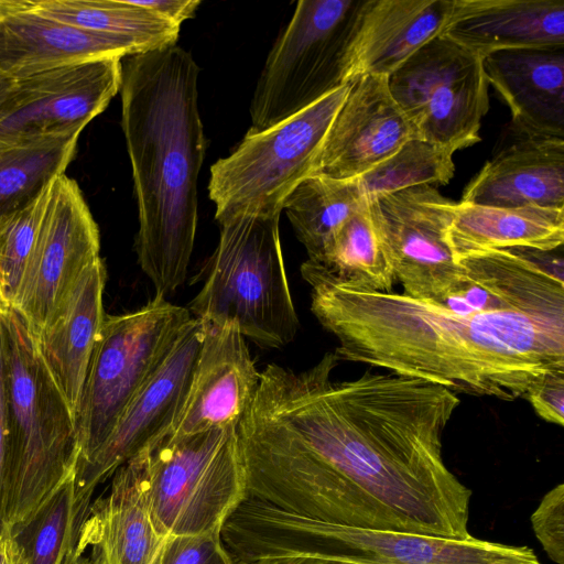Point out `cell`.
Returning a JSON list of instances; mask_svg holds the SVG:
<instances>
[{"label": "cell", "instance_id": "8fae6325", "mask_svg": "<svg viewBox=\"0 0 564 564\" xmlns=\"http://www.w3.org/2000/svg\"><path fill=\"white\" fill-rule=\"evenodd\" d=\"M414 139L453 153L480 141L489 109L482 57L438 35L388 77Z\"/></svg>", "mask_w": 564, "mask_h": 564}, {"label": "cell", "instance_id": "44dd1931", "mask_svg": "<svg viewBox=\"0 0 564 564\" xmlns=\"http://www.w3.org/2000/svg\"><path fill=\"white\" fill-rule=\"evenodd\" d=\"M164 541L150 513L135 454L115 471L109 492L90 503L74 551L89 549L93 564H160Z\"/></svg>", "mask_w": 564, "mask_h": 564}, {"label": "cell", "instance_id": "60d3db41", "mask_svg": "<svg viewBox=\"0 0 564 564\" xmlns=\"http://www.w3.org/2000/svg\"><path fill=\"white\" fill-rule=\"evenodd\" d=\"M63 564H93L89 557H85L83 554H77L75 551L70 553Z\"/></svg>", "mask_w": 564, "mask_h": 564}, {"label": "cell", "instance_id": "5b68a950", "mask_svg": "<svg viewBox=\"0 0 564 564\" xmlns=\"http://www.w3.org/2000/svg\"><path fill=\"white\" fill-rule=\"evenodd\" d=\"M6 328L8 409L6 530L25 520L76 476L80 448L75 417L51 377L36 337L12 308Z\"/></svg>", "mask_w": 564, "mask_h": 564}, {"label": "cell", "instance_id": "603a6c76", "mask_svg": "<svg viewBox=\"0 0 564 564\" xmlns=\"http://www.w3.org/2000/svg\"><path fill=\"white\" fill-rule=\"evenodd\" d=\"M440 35L481 57L506 50L564 47V1L452 0Z\"/></svg>", "mask_w": 564, "mask_h": 564}, {"label": "cell", "instance_id": "d6a6232c", "mask_svg": "<svg viewBox=\"0 0 564 564\" xmlns=\"http://www.w3.org/2000/svg\"><path fill=\"white\" fill-rule=\"evenodd\" d=\"M51 186L52 183L28 205L0 219V289L9 308L33 251Z\"/></svg>", "mask_w": 564, "mask_h": 564}, {"label": "cell", "instance_id": "f35d334b", "mask_svg": "<svg viewBox=\"0 0 564 564\" xmlns=\"http://www.w3.org/2000/svg\"><path fill=\"white\" fill-rule=\"evenodd\" d=\"M250 564H352L336 560L314 556H272L262 557Z\"/></svg>", "mask_w": 564, "mask_h": 564}, {"label": "cell", "instance_id": "d590c367", "mask_svg": "<svg viewBox=\"0 0 564 564\" xmlns=\"http://www.w3.org/2000/svg\"><path fill=\"white\" fill-rule=\"evenodd\" d=\"M535 413L546 422L564 425V371L545 376L525 395Z\"/></svg>", "mask_w": 564, "mask_h": 564}, {"label": "cell", "instance_id": "e575fe53", "mask_svg": "<svg viewBox=\"0 0 564 564\" xmlns=\"http://www.w3.org/2000/svg\"><path fill=\"white\" fill-rule=\"evenodd\" d=\"M160 564H235L220 533L169 535Z\"/></svg>", "mask_w": 564, "mask_h": 564}, {"label": "cell", "instance_id": "1f68e13d", "mask_svg": "<svg viewBox=\"0 0 564 564\" xmlns=\"http://www.w3.org/2000/svg\"><path fill=\"white\" fill-rule=\"evenodd\" d=\"M453 152L421 140H409L394 155L357 177L367 199L421 185H445L455 172Z\"/></svg>", "mask_w": 564, "mask_h": 564}, {"label": "cell", "instance_id": "74e56055", "mask_svg": "<svg viewBox=\"0 0 564 564\" xmlns=\"http://www.w3.org/2000/svg\"><path fill=\"white\" fill-rule=\"evenodd\" d=\"M139 6L145 7L170 22L181 26V24L193 18L198 7L199 0H134Z\"/></svg>", "mask_w": 564, "mask_h": 564}, {"label": "cell", "instance_id": "7a4b0ae2", "mask_svg": "<svg viewBox=\"0 0 564 564\" xmlns=\"http://www.w3.org/2000/svg\"><path fill=\"white\" fill-rule=\"evenodd\" d=\"M308 284L312 313L338 340V361L505 401L564 371V310L462 314L404 293Z\"/></svg>", "mask_w": 564, "mask_h": 564}, {"label": "cell", "instance_id": "7bdbcfd3", "mask_svg": "<svg viewBox=\"0 0 564 564\" xmlns=\"http://www.w3.org/2000/svg\"><path fill=\"white\" fill-rule=\"evenodd\" d=\"M11 547V545H10ZM11 564H15L14 560H13V556H12V553H11Z\"/></svg>", "mask_w": 564, "mask_h": 564}, {"label": "cell", "instance_id": "f1b7e54d", "mask_svg": "<svg viewBox=\"0 0 564 564\" xmlns=\"http://www.w3.org/2000/svg\"><path fill=\"white\" fill-rule=\"evenodd\" d=\"M47 18L87 31L133 39L148 51L176 45L181 26L134 0H29Z\"/></svg>", "mask_w": 564, "mask_h": 564}, {"label": "cell", "instance_id": "277c9868", "mask_svg": "<svg viewBox=\"0 0 564 564\" xmlns=\"http://www.w3.org/2000/svg\"><path fill=\"white\" fill-rule=\"evenodd\" d=\"M221 540L235 564L262 557L314 556L352 564H541L525 545L463 540L323 522L246 498Z\"/></svg>", "mask_w": 564, "mask_h": 564}, {"label": "cell", "instance_id": "484cf974", "mask_svg": "<svg viewBox=\"0 0 564 564\" xmlns=\"http://www.w3.org/2000/svg\"><path fill=\"white\" fill-rule=\"evenodd\" d=\"M446 242L456 260L488 250L552 251L563 247L564 209L455 203Z\"/></svg>", "mask_w": 564, "mask_h": 564}, {"label": "cell", "instance_id": "6da1fadb", "mask_svg": "<svg viewBox=\"0 0 564 564\" xmlns=\"http://www.w3.org/2000/svg\"><path fill=\"white\" fill-rule=\"evenodd\" d=\"M334 352L304 371L270 364L236 427L247 497L359 529L466 539L471 491L446 466L456 392L365 371L334 381Z\"/></svg>", "mask_w": 564, "mask_h": 564}, {"label": "cell", "instance_id": "ba28073f", "mask_svg": "<svg viewBox=\"0 0 564 564\" xmlns=\"http://www.w3.org/2000/svg\"><path fill=\"white\" fill-rule=\"evenodd\" d=\"M192 317L188 308L156 296L139 310L106 314L75 414L78 465L102 444Z\"/></svg>", "mask_w": 564, "mask_h": 564}, {"label": "cell", "instance_id": "7c38bea8", "mask_svg": "<svg viewBox=\"0 0 564 564\" xmlns=\"http://www.w3.org/2000/svg\"><path fill=\"white\" fill-rule=\"evenodd\" d=\"M98 226L77 183L53 182L39 235L11 305L37 335L82 272L100 258Z\"/></svg>", "mask_w": 564, "mask_h": 564}, {"label": "cell", "instance_id": "4316f807", "mask_svg": "<svg viewBox=\"0 0 564 564\" xmlns=\"http://www.w3.org/2000/svg\"><path fill=\"white\" fill-rule=\"evenodd\" d=\"M301 273L307 283L392 292V259L370 217L368 200L341 223L316 259L303 262Z\"/></svg>", "mask_w": 564, "mask_h": 564}, {"label": "cell", "instance_id": "f546056e", "mask_svg": "<svg viewBox=\"0 0 564 564\" xmlns=\"http://www.w3.org/2000/svg\"><path fill=\"white\" fill-rule=\"evenodd\" d=\"M367 200L356 178L313 175L293 188L283 202L282 210L305 247L308 260H314L341 223Z\"/></svg>", "mask_w": 564, "mask_h": 564}, {"label": "cell", "instance_id": "8992f818", "mask_svg": "<svg viewBox=\"0 0 564 564\" xmlns=\"http://www.w3.org/2000/svg\"><path fill=\"white\" fill-rule=\"evenodd\" d=\"M280 215H243L219 224L193 317L236 323L245 338L264 348L291 343L299 318L291 296L281 241Z\"/></svg>", "mask_w": 564, "mask_h": 564}, {"label": "cell", "instance_id": "7402d4cb", "mask_svg": "<svg viewBox=\"0 0 564 564\" xmlns=\"http://www.w3.org/2000/svg\"><path fill=\"white\" fill-rule=\"evenodd\" d=\"M452 0L361 2L343 64V84L362 75L390 76L438 36Z\"/></svg>", "mask_w": 564, "mask_h": 564}, {"label": "cell", "instance_id": "d4e9b609", "mask_svg": "<svg viewBox=\"0 0 564 564\" xmlns=\"http://www.w3.org/2000/svg\"><path fill=\"white\" fill-rule=\"evenodd\" d=\"M482 67L517 126L564 138V47L490 53Z\"/></svg>", "mask_w": 564, "mask_h": 564}, {"label": "cell", "instance_id": "8d00e7d4", "mask_svg": "<svg viewBox=\"0 0 564 564\" xmlns=\"http://www.w3.org/2000/svg\"><path fill=\"white\" fill-rule=\"evenodd\" d=\"M2 313H0V533L6 531L8 454V409L6 393V328L2 318Z\"/></svg>", "mask_w": 564, "mask_h": 564}, {"label": "cell", "instance_id": "5bb4252c", "mask_svg": "<svg viewBox=\"0 0 564 564\" xmlns=\"http://www.w3.org/2000/svg\"><path fill=\"white\" fill-rule=\"evenodd\" d=\"M121 59H93L18 78L0 109V144L80 133L120 90Z\"/></svg>", "mask_w": 564, "mask_h": 564}, {"label": "cell", "instance_id": "4fadbf2b", "mask_svg": "<svg viewBox=\"0 0 564 564\" xmlns=\"http://www.w3.org/2000/svg\"><path fill=\"white\" fill-rule=\"evenodd\" d=\"M454 204L430 185L368 199L404 294L438 301L462 281L464 269L446 242Z\"/></svg>", "mask_w": 564, "mask_h": 564}, {"label": "cell", "instance_id": "2e32d148", "mask_svg": "<svg viewBox=\"0 0 564 564\" xmlns=\"http://www.w3.org/2000/svg\"><path fill=\"white\" fill-rule=\"evenodd\" d=\"M411 139L412 128L390 93L388 76H359L349 83L308 176L357 178Z\"/></svg>", "mask_w": 564, "mask_h": 564}, {"label": "cell", "instance_id": "9a60e30c", "mask_svg": "<svg viewBox=\"0 0 564 564\" xmlns=\"http://www.w3.org/2000/svg\"><path fill=\"white\" fill-rule=\"evenodd\" d=\"M204 335L192 317L156 371L135 393L98 449L76 469L75 487L90 500L95 488L177 420Z\"/></svg>", "mask_w": 564, "mask_h": 564}, {"label": "cell", "instance_id": "9c48e42d", "mask_svg": "<svg viewBox=\"0 0 564 564\" xmlns=\"http://www.w3.org/2000/svg\"><path fill=\"white\" fill-rule=\"evenodd\" d=\"M349 83L289 119L247 132L210 167L209 198L218 224L243 215H281L283 202L308 176Z\"/></svg>", "mask_w": 564, "mask_h": 564}, {"label": "cell", "instance_id": "836d02e7", "mask_svg": "<svg viewBox=\"0 0 564 564\" xmlns=\"http://www.w3.org/2000/svg\"><path fill=\"white\" fill-rule=\"evenodd\" d=\"M531 527L549 558L564 564V485L550 489L531 514Z\"/></svg>", "mask_w": 564, "mask_h": 564}, {"label": "cell", "instance_id": "3957f363", "mask_svg": "<svg viewBox=\"0 0 564 564\" xmlns=\"http://www.w3.org/2000/svg\"><path fill=\"white\" fill-rule=\"evenodd\" d=\"M198 74L192 54L177 45L121 59V128L139 219L134 248L162 299L184 283L197 229L206 153Z\"/></svg>", "mask_w": 564, "mask_h": 564}, {"label": "cell", "instance_id": "ac0fdd59", "mask_svg": "<svg viewBox=\"0 0 564 564\" xmlns=\"http://www.w3.org/2000/svg\"><path fill=\"white\" fill-rule=\"evenodd\" d=\"M202 322L204 335L186 401L162 434L237 427L258 390L260 372L238 325Z\"/></svg>", "mask_w": 564, "mask_h": 564}, {"label": "cell", "instance_id": "ab89813d", "mask_svg": "<svg viewBox=\"0 0 564 564\" xmlns=\"http://www.w3.org/2000/svg\"><path fill=\"white\" fill-rule=\"evenodd\" d=\"M15 82V78H12L0 68V109L12 93Z\"/></svg>", "mask_w": 564, "mask_h": 564}, {"label": "cell", "instance_id": "30bf717a", "mask_svg": "<svg viewBox=\"0 0 564 564\" xmlns=\"http://www.w3.org/2000/svg\"><path fill=\"white\" fill-rule=\"evenodd\" d=\"M362 0H301L268 54L250 104V133L267 130L343 84Z\"/></svg>", "mask_w": 564, "mask_h": 564}, {"label": "cell", "instance_id": "83f0119b", "mask_svg": "<svg viewBox=\"0 0 564 564\" xmlns=\"http://www.w3.org/2000/svg\"><path fill=\"white\" fill-rule=\"evenodd\" d=\"M89 506L76 490L75 476L64 481L25 520L6 530L15 564H63L76 547Z\"/></svg>", "mask_w": 564, "mask_h": 564}, {"label": "cell", "instance_id": "4dcf8cb0", "mask_svg": "<svg viewBox=\"0 0 564 564\" xmlns=\"http://www.w3.org/2000/svg\"><path fill=\"white\" fill-rule=\"evenodd\" d=\"M79 134L0 144V219L28 205L64 174Z\"/></svg>", "mask_w": 564, "mask_h": 564}, {"label": "cell", "instance_id": "d6986e66", "mask_svg": "<svg viewBox=\"0 0 564 564\" xmlns=\"http://www.w3.org/2000/svg\"><path fill=\"white\" fill-rule=\"evenodd\" d=\"M460 202L564 209V138L510 122L492 156L466 185Z\"/></svg>", "mask_w": 564, "mask_h": 564}, {"label": "cell", "instance_id": "ffe728a7", "mask_svg": "<svg viewBox=\"0 0 564 564\" xmlns=\"http://www.w3.org/2000/svg\"><path fill=\"white\" fill-rule=\"evenodd\" d=\"M148 52L140 42L47 18L29 0H0V68L12 78L93 59Z\"/></svg>", "mask_w": 564, "mask_h": 564}, {"label": "cell", "instance_id": "b9f144b4", "mask_svg": "<svg viewBox=\"0 0 564 564\" xmlns=\"http://www.w3.org/2000/svg\"><path fill=\"white\" fill-rule=\"evenodd\" d=\"M8 308L9 307L6 304V301L3 299V295H2V292H1V289H0V313L7 311Z\"/></svg>", "mask_w": 564, "mask_h": 564}, {"label": "cell", "instance_id": "e0dca14e", "mask_svg": "<svg viewBox=\"0 0 564 564\" xmlns=\"http://www.w3.org/2000/svg\"><path fill=\"white\" fill-rule=\"evenodd\" d=\"M555 250L501 249L462 257V281L434 302L462 314L564 310L563 259Z\"/></svg>", "mask_w": 564, "mask_h": 564}, {"label": "cell", "instance_id": "cb8c5ba5", "mask_svg": "<svg viewBox=\"0 0 564 564\" xmlns=\"http://www.w3.org/2000/svg\"><path fill=\"white\" fill-rule=\"evenodd\" d=\"M106 278V267L99 258L82 272L35 335L40 355L74 417L106 316L102 303Z\"/></svg>", "mask_w": 564, "mask_h": 564}, {"label": "cell", "instance_id": "52a82bcc", "mask_svg": "<svg viewBox=\"0 0 564 564\" xmlns=\"http://www.w3.org/2000/svg\"><path fill=\"white\" fill-rule=\"evenodd\" d=\"M137 454L150 513L164 538L221 533L247 498L236 427L160 434Z\"/></svg>", "mask_w": 564, "mask_h": 564}]
</instances>
